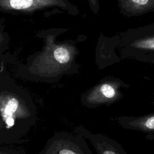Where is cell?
<instances>
[{
  "mask_svg": "<svg viewBox=\"0 0 154 154\" xmlns=\"http://www.w3.org/2000/svg\"><path fill=\"white\" fill-rule=\"evenodd\" d=\"M90 8L94 14H97L99 11V2L98 0H87Z\"/></svg>",
  "mask_w": 154,
  "mask_h": 154,
  "instance_id": "obj_13",
  "label": "cell"
},
{
  "mask_svg": "<svg viewBox=\"0 0 154 154\" xmlns=\"http://www.w3.org/2000/svg\"><path fill=\"white\" fill-rule=\"evenodd\" d=\"M122 14L137 16L154 10V0H117Z\"/></svg>",
  "mask_w": 154,
  "mask_h": 154,
  "instance_id": "obj_9",
  "label": "cell"
},
{
  "mask_svg": "<svg viewBox=\"0 0 154 154\" xmlns=\"http://www.w3.org/2000/svg\"><path fill=\"white\" fill-rule=\"evenodd\" d=\"M74 132L81 134L86 140H89L97 154H128L115 140L102 134H93L82 125L75 127Z\"/></svg>",
  "mask_w": 154,
  "mask_h": 154,
  "instance_id": "obj_7",
  "label": "cell"
},
{
  "mask_svg": "<svg viewBox=\"0 0 154 154\" xmlns=\"http://www.w3.org/2000/svg\"><path fill=\"white\" fill-rule=\"evenodd\" d=\"M117 43L120 59L154 64V23L127 31L122 34Z\"/></svg>",
  "mask_w": 154,
  "mask_h": 154,
  "instance_id": "obj_3",
  "label": "cell"
},
{
  "mask_svg": "<svg viewBox=\"0 0 154 154\" xmlns=\"http://www.w3.org/2000/svg\"><path fill=\"white\" fill-rule=\"evenodd\" d=\"M154 106V99L152 102ZM117 123L123 128L146 134H154V112L141 116H119Z\"/></svg>",
  "mask_w": 154,
  "mask_h": 154,
  "instance_id": "obj_8",
  "label": "cell"
},
{
  "mask_svg": "<svg viewBox=\"0 0 154 154\" xmlns=\"http://www.w3.org/2000/svg\"><path fill=\"white\" fill-rule=\"evenodd\" d=\"M0 118L14 144L23 141L37 122V109L29 92L4 72L0 73Z\"/></svg>",
  "mask_w": 154,
  "mask_h": 154,
  "instance_id": "obj_2",
  "label": "cell"
},
{
  "mask_svg": "<svg viewBox=\"0 0 154 154\" xmlns=\"http://www.w3.org/2000/svg\"><path fill=\"white\" fill-rule=\"evenodd\" d=\"M0 144H14L10 137L7 134L5 126L3 121L0 118Z\"/></svg>",
  "mask_w": 154,
  "mask_h": 154,
  "instance_id": "obj_11",
  "label": "cell"
},
{
  "mask_svg": "<svg viewBox=\"0 0 154 154\" xmlns=\"http://www.w3.org/2000/svg\"><path fill=\"white\" fill-rule=\"evenodd\" d=\"M129 87V84L119 78L105 76L81 94L80 102L84 106L91 109L102 105L109 106L123 98L124 93L121 88H128Z\"/></svg>",
  "mask_w": 154,
  "mask_h": 154,
  "instance_id": "obj_4",
  "label": "cell"
},
{
  "mask_svg": "<svg viewBox=\"0 0 154 154\" xmlns=\"http://www.w3.org/2000/svg\"><path fill=\"white\" fill-rule=\"evenodd\" d=\"M52 9L73 16L79 13L77 7L67 0H0L1 13L32 15Z\"/></svg>",
  "mask_w": 154,
  "mask_h": 154,
  "instance_id": "obj_5",
  "label": "cell"
},
{
  "mask_svg": "<svg viewBox=\"0 0 154 154\" xmlns=\"http://www.w3.org/2000/svg\"><path fill=\"white\" fill-rule=\"evenodd\" d=\"M10 35L5 30L4 21L0 19V73L5 71V57L10 48Z\"/></svg>",
  "mask_w": 154,
  "mask_h": 154,
  "instance_id": "obj_10",
  "label": "cell"
},
{
  "mask_svg": "<svg viewBox=\"0 0 154 154\" xmlns=\"http://www.w3.org/2000/svg\"><path fill=\"white\" fill-rule=\"evenodd\" d=\"M7 145L9 144H0V154H26L23 150L20 149Z\"/></svg>",
  "mask_w": 154,
  "mask_h": 154,
  "instance_id": "obj_12",
  "label": "cell"
},
{
  "mask_svg": "<svg viewBox=\"0 0 154 154\" xmlns=\"http://www.w3.org/2000/svg\"><path fill=\"white\" fill-rule=\"evenodd\" d=\"M67 30L53 28L38 31L35 36L43 42V46L17 65L16 76L29 81L54 84L64 76L78 73L80 65L76 58L79 51L75 43L71 40L56 42Z\"/></svg>",
  "mask_w": 154,
  "mask_h": 154,
  "instance_id": "obj_1",
  "label": "cell"
},
{
  "mask_svg": "<svg viewBox=\"0 0 154 154\" xmlns=\"http://www.w3.org/2000/svg\"><path fill=\"white\" fill-rule=\"evenodd\" d=\"M38 154H93L86 139L79 133L55 132Z\"/></svg>",
  "mask_w": 154,
  "mask_h": 154,
  "instance_id": "obj_6",
  "label": "cell"
}]
</instances>
